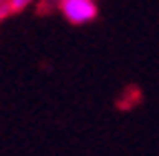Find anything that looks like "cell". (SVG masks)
<instances>
[{
  "label": "cell",
  "mask_w": 159,
  "mask_h": 156,
  "mask_svg": "<svg viewBox=\"0 0 159 156\" xmlns=\"http://www.w3.org/2000/svg\"><path fill=\"white\" fill-rule=\"evenodd\" d=\"M57 9L71 24H86L97 18V2L95 0H57Z\"/></svg>",
  "instance_id": "cell-1"
},
{
  "label": "cell",
  "mask_w": 159,
  "mask_h": 156,
  "mask_svg": "<svg viewBox=\"0 0 159 156\" xmlns=\"http://www.w3.org/2000/svg\"><path fill=\"white\" fill-rule=\"evenodd\" d=\"M7 5H9L11 13H20L22 9H27L31 5V0H7Z\"/></svg>",
  "instance_id": "cell-2"
},
{
  "label": "cell",
  "mask_w": 159,
  "mask_h": 156,
  "mask_svg": "<svg viewBox=\"0 0 159 156\" xmlns=\"http://www.w3.org/2000/svg\"><path fill=\"white\" fill-rule=\"evenodd\" d=\"M7 15H11V9H9L7 0H5V2H0V20H5Z\"/></svg>",
  "instance_id": "cell-3"
},
{
  "label": "cell",
  "mask_w": 159,
  "mask_h": 156,
  "mask_svg": "<svg viewBox=\"0 0 159 156\" xmlns=\"http://www.w3.org/2000/svg\"><path fill=\"white\" fill-rule=\"evenodd\" d=\"M0 2H5V0H0Z\"/></svg>",
  "instance_id": "cell-4"
}]
</instances>
